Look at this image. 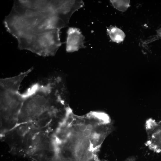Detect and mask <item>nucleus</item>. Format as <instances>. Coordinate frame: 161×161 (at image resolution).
Here are the masks:
<instances>
[{
    "instance_id": "obj_1",
    "label": "nucleus",
    "mask_w": 161,
    "mask_h": 161,
    "mask_svg": "<svg viewBox=\"0 0 161 161\" xmlns=\"http://www.w3.org/2000/svg\"><path fill=\"white\" fill-rule=\"evenodd\" d=\"M62 1H15L4 21L7 31L20 50L40 56H55L62 44L61 30L67 26Z\"/></svg>"
},
{
    "instance_id": "obj_2",
    "label": "nucleus",
    "mask_w": 161,
    "mask_h": 161,
    "mask_svg": "<svg viewBox=\"0 0 161 161\" xmlns=\"http://www.w3.org/2000/svg\"><path fill=\"white\" fill-rule=\"evenodd\" d=\"M24 94L25 99L19 118L32 119L43 117L53 111L52 98L45 89L34 85Z\"/></svg>"
},
{
    "instance_id": "obj_3",
    "label": "nucleus",
    "mask_w": 161,
    "mask_h": 161,
    "mask_svg": "<svg viewBox=\"0 0 161 161\" xmlns=\"http://www.w3.org/2000/svg\"><path fill=\"white\" fill-rule=\"evenodd\" d=\"M25 99L24 94L1 88L2 115L5 119H14L18 116Z\"/></svg>"
},
{
    "instance_id": "obj_4",
    "label": "nucleus",
    "mask_w": 161,
    "mask_h": 161,
    "mask_svg": "<svg viewBox=\"0 0 161 161\" xmlns=\"http://www.w3.org/2000/svg\"><path fill=\"white\" fill-rule=\"evenodd\" d=\"M147 139L145 145L150 150L155 153L161 152V121L153 119L147 120L145 123Z\"/></svg>"
},
{
    "instance_id": "obj_5",
    "label": "nucleus",
    "mask_w": 161,
    "mask_h": 161,
    "mask_svg": "<svg viewBox=\"0 0 161 161\" xmlns=\"http://www.w3.org/2000/svg\"><path fill=\"white\" fill-rule=\"evenodd\" d=\"M66 50L69 53L77 51L80 48H85V37L78 29L69 28L67 32Z\"/></svg>"
},
{
    "instance_id": "obj_6",
    "label": "nucleus",
    "mask_w": 161,
    "mask_h": 161,
    "mask_svg": "<svg viewBox=\"0 0 161 161\" xmlns=\"http://www.w3.org/2000/svg\"><path fill=\"white\" fill-rule=\"evenodd\" d=\"M33 69V68H32L15 76L1 79L0 80L1 88L12 92H19L23 80L31 72Z\"/></svg>"
},
{
    "instance_id": "obj_7",
    "label": "nucleus",
    "mask_w": 161,
    "mask_h": 161,
    "mask_svg": "<svg viewBox=\"0 0 161 161\" xmlns=\"http://www.w3.org/2000/svg\"><path fill=\"white\" fill-rule=\"evenodd\" d=\"M109 36L112 41L117 43L123 41L125 38L124 33L119 29L111 26L107 29Z\"/></svg>"
},
{
    "instance_id": "obj_8",
    "label": "nucleus",
    "mask_w": 161,
    "mask_h": 161,
    "mask_svg": "<svg viewBox=\"0 0 161 161\" xmlns=\"http://www.w3.org/2000/svg\"><path fill=\"white\" fill-rule=\"evenodd\" d=\"M111 2L115 8L121 11H126L129 6V1H111Z\"/></svg>"
},
{
    "instance_id": "obj_9",
    "label": "nucleus",
    "mask_w": 161,
    "mask_h": 161,
    "mask_svg": "<svg viewBox=\"0 0 161 161\" xmlns=\"http://www.w3.org/2000/svg\"><path fill=\"white\" fill-rule=\"evenodd\" d=\"M93 152L90 151H88L86 155L87 158L89 160L92 159L93 158Z\"/></svg>"
},
{
    "instance_id": "obj_10",
    "label": "nucleus",
    "mask_w": 161,
    "mask_h": 161,
    "mask_svg": "<svg viewBox=\"0 0 161 161\" xmlns=\"http://www.w3.org/2000/svg\"><path fill=\"white\" fill-rule=\"evenodd\" d=\"M83 135L85 137H88L90 136L91 134V131L86 129L83 132Z\"/></svg>"
},
{
    "instance_id": "obj_11",
    "label": "nucleus",
    "mask_w": 161,
    "mask_h": 161,
    "mask_svg": "<svg viewBox=\"0 0 161 161\" xmlns=\"http://www.w3.org/2000/svg\"><path fill=\"white\" fill-rule=\"evenodd\" d=\"M79 129L80 131L84 132L86 129V125L84 124L80 125L79 127Z\"/></svg>"
},
{
    "instance_id": "obj_12",
    "label": "nucleus",
    "mask_w": 161,
    "mask_h": 161,
    "mask_svg": "<svg viewBox=\"0 0 161 161\" xmlns=\"http://www.w3.org/2000/svg\"><path fill=\"white\" fill-rule=\"evenodd\" d=\"M93 128V127L92 125L89 124L86 125V129L92 131Z\"/></svg>"
}]
</instances>
